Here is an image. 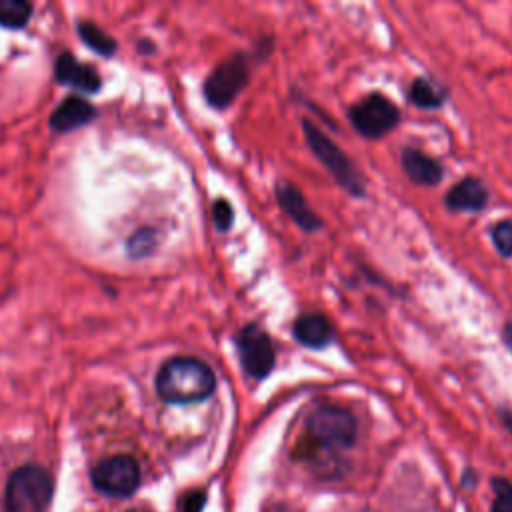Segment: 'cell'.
<instances>
[{
  "label": "cell",
  "instance_id": "44dd1931",
  "mask_svg": "<svg viewBox=\"0 0 512 512\" xmlns=\"http://www.w3.org/2000/svg\"><path fill=\"white\" fill-rule=\"evenodd\" d=\"M212 218H214V226L216 230L220 232H226L230 226H232V220H234V212H232V206L228 204L226 198H218L212 206Z\"/></svg>",
  "mask_w": 512,
  "mask_h": 512
},
{
  "label": "cell",
  "instance_id": "9c48e42d",
  "mask_svg": "<svg viewBox=\"0 0 512 512\" xmlns=\"http://www.w3.org/2000/svg\"><path fill=\"white\" fill-rule=\"evenodd\" d=\"M54 76L60 84L72 86L84 94H94L102 86L98 70L86 62H80L70 52H60V56L54 60Z\"/></svg>",
  "mask_w": 512,
  "mask_h": 512
},
{
  "label": "cell",
  "instance_id": "d4e9b609",
  "mask_svg": "<svg viewBox=\"0 0 512 512\" xmlns=\"http://www.w3.org/2000/svg\"><path fill=\"white\" fill-rule=\"evenodd\" d=\"M126 512H148V510H144V508H130V510H126Z\"/></svg>",
  "mask_w": 512,
  "mask_h": 512
},
{
  "label": "cell",
  "instance_id": "277c9868",
  "mask_svg": "<svg viewBox=\"0 0 512 512\" xmlns=\"http://www.w3.org/2000/svg\"><path fill=\"white\" fill-rule=\"evenodd\" d=\"M52 492L54 482L50 472L38 464H24L6 482V512H44L52 500Z\"/></svg>",
  "mask_w": 512,
  "mask_h": 512
},
{
  "label": "cell",
  "instance_id": "603a6c76",
  "mask_svg": "<svg viewBox=\"0 0 512 512\" xmlns=\"http://www.w3.org/2000/svg\"><path fill=\"white\" fill-rule=\"evenodd\" d=\"M500 336H502V344H504L506 350L512 354V322H504Z\"/></svg>",
  "mask_w": 512,
  "mask_h": 512
},
{
  "label": "cell",
  "instance_id": "d6986e66",
  "mask_svg": "<svg viewBox=\"0 0 512 512\" xmlns=\"http://www.w3.org/2000/svg\"><path fill=\"white\" fill-rule=\"evenodd\" d=\"M490 238L502 258H512V218H502L490 226Z\"/></svg>",
  "mask_w": 512,
  "mask_h": 512
},
{
  "label": "cell",
  "instance_id": "5b68a950",
  "mask_svg": "<svg viewBox=\"0 0 512 512\" xmlns=\"http://www.w3.org/2000/svg\"><path fill=\"white\" fill-rule=\"evenodd\" d=\"M352 128L366 140H380L400 122V108L382 92H370L348 108Z\"/></svg>",
  "mask_w": 512,
  "mask_h": 512
},
{
  "label": "cell",
  "instance_id": "8992f818",
  "mask_svg": "<svg viewBox=\"0 0 512 512\" xmlns=\"http://www.w3.org/2000/svg\"><path fill=\"white\" fill-rule=\"evenodd\" d=\"M234 346L238 350L240 364L250 378L262 380L272 372L276 352L268 332L260 324L252 322L242 326L234 336Z\"/></svg>",
  "mask_w": 512,
  "mask_h": 512
},
{
  "label": "cell",
  "instance_id": "ac0fdd59",
  "mask_svg": "<svg viewBox=\"0 0 512 512\" xmlns=\"http://www.w3.org/2000/svg\"><path fill=\"white\" fill-rule=\"evenodd\" d=\"M156 244H158V232L154 228H140L128 238L126 252L130 258H146L148 254L154 252Z\"/></svg>",
  "mask_w": 512,
  "mask_h": 512
},
{
  "label": "cell",
  "instance_id": "e0dca14e",
  "mask_svg": "<svg viewBox=\"0 0 512 512\" xmlns=\"http://www.w3.org/2000/svg\"><path fill=\"white\" fill-rule=\"evenodd\" d=\"M32 16V4L26 0H0V26L18 30L28 24Z\"/></svg>",
  "mask_w": 512,
  "mask_h": 512
},
{
  "label": "cell",
  "instance_id": "7c38bea8",
  "mask_svg": "<svg viewBox=\"0 0 512 512\" xmlns=\"http://www.w3.org/2000/svg\"><path fill=\"white\" fill-rule=\"evenodd\" d=\"M276 200H278L280 208L292 218V222L296 226H300L302 230H306V232L322 230V226H324L322 218L310 208V204L306 202L300 188L294 186L292 182L280 180L276 184Z\"/></svg>",
  "mask_w": 512,
  "mask_h": 512
},
{
  "label": "cell",
  "instance_id": "ffe728a7",
  "mask_svg": "<svg viewBox=\"0 0 512 512\" xmlns=\"http://www.w3.org/2000/svg\"><path fill=\"white\" fill-rule=\"evenodd\" d=\"M492 492H494V500H492V512H512V482L506 478H492Z\"/></svg>",
  "mask_w": 512,
  "mask_h": 512
},
{
  "label": "cell",
  "instance_id": "ba28073f",
  "mask_svg": "<svg viewBox=\"0 0 512 512\" xmlns=\"http://www.w3.org/2000/svg\"><path fill=\"white\" fill-rule=\"evenodd\" d=\"M248 84V66L242 56H232L218 64L204 80L202 92L212 108L224 110Z\"/></svg>",
  "mask_w": 512,
  "mask_h": 512
},
{
  "label": "cell",
  "instance_id": "52a82bcc",
  "mask_svg": "<svg viewBox=\"0 0 512 512\" xmlns=\"http://www.w3.org/2000/svg\"><path fill=\"white\" fill-rule=\"evenodd\" d=\"M92 484L114 498H128L140 486V466L128 454H116L100 460L90 472Z\"/></svg>",
  "mask_w": 512,
  "mask_h": 512
},
{
  "label": "cell",
  "instance_id": "9a60e30c",
  "mask_svg": "<svg viewBox=\"0 0 512 512\" xmlns=\"http://www.w3.org/2000/svg\"><path fill=\"white\" fill-rule=\"evenodd\" d=\"M408 100L420 110H438L450 100V90L434 76H416L408 88Z\"/></svg>",
  "mask_w": 512,
  "mask_h": 512
},
{
  "label": "cell",
  "instance_id": "2e32d148",
  "mask_svg": "<svg viewBox=\"0 0 512 512\" xmlns=\"http://www.w3.org/2000/svg\"><path fill=\"white\" fill-rule=\"evenodd\" d=\"M76 30H78L80 40H82L86 46H90L94 52L102 54V56H112V54L116 52V48H118L116 40H114L108 32H104L100 26H96L94 22H90V20L78 22V24H76Z\"/></svg>",
  "mask_w": 512,
  "mask_h": 512
},
{
  "label": "cell",
  "instance_id": "7402d4cb",
  "mask_svg": "<svg viewBox=\"0 0 512 512\" xmlns=\"http://www.w3.org/2000/svg\"><path fill=\"white\" fill-rule=\"evenodd\" d=\"M206 502L204 490H192L182 498V512H202Z\"/></svg>",
  "mask_w": 512,
  "mask_h": 512
},
{
  "label": "cell",
  "instance_id": "cb8c5ba5",
  "mask_svg": "<svg viewBox=\"0 0 512 512\" xmlns=\"http://www.w3.org/2000/svg\"><path fill=\"white\" fill-rule=\"evenodd\" d=\"M498 414H500V420H502V424L506 426V430H508V432H510V436H512V410L500 408V410H498Z\"/></svg>",
  "mask_w": 512,
  "mask_h": 512
},
{
  "label": "cell",
  "instance_id": "5bb4252c",
  "mask_svg": "<svg viewBox=\"0 0 512 512\" xmlns=\"http://www.w3.org/2000/svg\"><path fill=\"white\" fill-rule=\"evenodd\" d=\"M94 118H96V108L86 98L70 94L52 110L48 124L54 132L64 134L80 126H86Z\"/></svg>",
  "mask_w": 512,
  "mask_h": 512
},
{
  "label": "cell",
  "instance_id": "6da1fadb",
  "mask_svg": "<svg viewBox=\"0 0 512 512\" xmlns=\"http://www.w3.org/2000/svg\"><path fill=\"white\" fill-rule=\"evenodd\" d=\"M216 390L212 368L194 356H174L156 372V394L168 404H194Z\"/></svg>",
  "mask_w": 512,
  "mask_h": 512
},
{
  "label": "cell",
  "instance_id": "4fadbf2b",
  "mask_svg": "<svg viewBox=\"0 0 512 512\" xmlns=\"http://www.w3.org/2000/svg\"><path fill=\"white\" fill-rule=\"evenodd\" d=\"M334 326L330 318L322 312H304L292 324V336L298 344L322 350L334 342Z\"/></svg>",
  "mask_w": 512,
  "mask_h": 512
},
{
  "label": "cell",
  "instance_id": "7a4b0ae2",
  "mask_svg": "<svg viewBox=\"0 0 512 512\" xmlns=\"http://www.w3.org/2000/svg\"><path fill=\"white\" fill-rule=\"evenodd\" d=\"M356 416L338 404H320L306 418V442L326 454H340L354 446Z\"/></svg>",
  "mask_w": 512,
  "mask_h": 512
},
{
  "label": "cell",
  "instance_id": "30bf717a",
  "mask_svg": "<svg viewBox=\"0 0 512 512\" xmlns=\"http://www.w3.org/2000/svg\"><path fill=\"white\" fill-rule=\"evenodd\" d=\"M400 166L408 180L422 188H434L444 180V166L434 156L416 146H404L400 152Z\"/></svg>",
  "mask_w": 512,
  "mask_h": 512
},
{
  "label": "cell",
  "instance_id": "8fae6325",
  "mask_svg": "<svg viewBox=\"0 0 512 512\" xmlns=\"http://www.w3.org/2000/svg\"><path fill=\"white\" fill-rule=\"evenodd\" d=\"M490 202V190L476 176H464L444 194V206L450 212H482Z\"/></svg>",
  "mask_w": 512,
  "mask_h": 512
},
{
  "label": "cell",
  "instance_id": "3957f363",
  "mask_svg": "<svg viewBox=\"0 0 512 512\" xmlns=\"http://www.w3.org/2000/svg\"><path fill=\"white\" fill-rule=\"evenodd\" d=\"M302 132H304V138H306L312 154L330 172V176L336 180V184L352 198H364L366 182H364L360 170L350 160V156L338 144H334V140L328 138L308 118L302 120Z\"/></svg>",
  "mask_w": 512,
  "mask_h": 512
}]
</instances>
